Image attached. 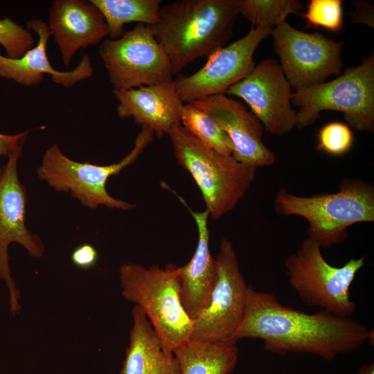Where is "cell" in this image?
<instances>
[{"instance_id":"44dd1931","label":"cell","mask_w":374,"mask_h":374,"mask_svg":"<svg viewBox=\"0 0 374 374\" xmlns=\"http://www.w3.org/2000/svg\"><path fill=\"white\" fill-rule=\"evenodd\" d=\"M237 339L215 342L189 340L174 352L180 374H231L239 357Z\"/></svg>"},{"instance_id":"9a60e30c","label":"cell","mask_w":374,"mask_h":374,"mask_svg":"<svg viewBox=\"0 0 374 374\" xmlns=\"http://www.w3.org/2000/svg\"><path fill=\"white\" fill-rule=\"evenodd\" d=\"M190 103L210 115L228 135L235 160L255 168L275 162V154L262 141V123L242 103L225 94L206 96Z\"/></svg>"},{"instance_id":"9c48e42d","label":"cell","mask_w":374,"mask_h":374,"mask_svg":"<svg viewBox=\"0 0 374 374\" xmlns=\"http://www.w3.org/2000/svg\"><path fill=\"white\" fill-rule=\"evenodd\" d=\"M98 53L114 90L173 80L168 57L148 25L136 24L118 39H103Z\"/></svg>"},{"instance_id":"7402d4cb","label":"cell","mask_w":374,"mask_h":374,"mask_svg":"<svg viewBox=\"0 0 374 374\" xmlns=\"http://www.w3.org/2000/svg\"><path fill=\"white\" fill-rule=\"evenodd\" d=\"M101 12L109 29L108 36L116 39L130 22L152 26L159 21L161 0H90Z\"/></svg>"},{"instance_id":"7a4b0ae2","label":"cell","mask_w":374,"mask_h":374,"mask_svg":"<svg viewBox=\"0 0 374 374\" xmlns=\"http://www.w3.org/2000/svg\"><path fill=\"white\" fill-rule=\"evenodd\" d=\"M241 2L179 0L161 6L159 21L149 26L165 50L173 75L226 46L232 37Z\"/></svg>"},{"instance_id":"5b68a950","label":"cell","mask_w":374,"mask_h":374,"mask_svg":"<svg viewBox=\"0 0 374 374\" xmlns=\"http://www.w3.org/2000/svg\"><path fill=\"white\" fill-rule=\"evenodd\" d=\"M178 272L173 264L146 268L125 263L119 268L123 296L145 312L168 353L188 342L193 330L180 299Z\"/></svg>"},{"instance_id":"6da1fadb","label":"cell","mask_w":374,"mask_h":374,"mask_svg":"<svg viewBox=\"0 0 374 374\" xmlns=\"http://www.w3.org/2000/svg\"><path fill=\"white\" fill-rule=\"evenodd\" d=\"M373 337V331L350 317L323 310L305 313L250 285L243 318L231 337L261 339L265 350L275 355L310 354L328 361L355 351Z\"/></svg>"},{"instance_id":"d6986e66","label":"cell","mask_w":374,"mask_h":374,"mask_svg":"<svg viewBox=\"0 0 374 374\" xmlns=\"http://www.w3.org/2000/svg\"><path fill=\"white\" fill-rule=\"evenodd\" d=\"M179 198L190 213L198 231L195 253L186 265L179 267L178 272L181 302L186 312L194 321L208 303L216 279L217 267L210 250L208 211L206 209L202 212L193 211L183 198Z\"/></svg>"},{"instance_id":"e0dca14e","label":"cell","mask_w":374,"mask_h":374,"mask_svg":"<svg viewBox=\"0 0 374 374\" xmlns=\"http://www.w3.org/2000/svg\"><path fill=\"white\" fill-rule=\"evenodd\" d=\"M26 24L28 29L37 34V44L17 59L0 54V77L32 87L41 83L45 75L48 74L53 82L69 88L93 75V69L89 55H83L73 70L63 71L54 69L46 53L51 37L48 24L38 19H29Z\"/></svg>"},{"instance_id":"3957f363","label":"cell","mask_w":374,"mask_h":374,"mask_svg":"<svg viewBox=\"0 0 374 374\" xmlns=\"http://www.w3.org/2000/svg\"><path fill=\"white\" fill-rule=\"evenodd\" d=\"M276 213L298 215L309 224L308 238L321 249L344 242L347 229L374 221V188L362 179L343 180L335 193L310 197L294 195L281 188L274 200Z\"/></svg>"},{"instance_id":"2e32d148","label":"cell","mask_w":374,"mask_h":374,"mask_svg":"<svg viewBox=\"0 0 374 374\" xmlns=\"http://www.w3.org/2000/svg\"><path fill=\"white\" fill-rule=\"evenodd\" d=\"M48 12L51 36L65 66L79 50L100 44L109 35L103 14L90 0H54Z\"/></svg>"},{"instance_id":"4dcf8cb0","label":"cell","mask_w":374,"mask_h":374,"mask_svg":"<svg viewBox=\"0 0 374 374\" xmlns=\"http://www.w3.org/2000/svg\"><path fill=\"white\" fill-rule=\"evenodd\" d=\"M356 374H374V364H363L357 371Z\"/></svg>"},{"instance_id":"603a6c76","label":"cell","mask_w":374,"mask_h":374,"mask_svg":"<svg viewBox=\"0 0 374 374\" xmlns=\"http://www.w3.org/2000/svg\"><path fill=\"white\" fill-rule=\"evenodd\" d=\"M181 124L205 145L232 155L233 145L228 135L210 115L190 103L184 105Z\"/></svg>"},{"instance_id":"83f0119b","label":"cell","mask_w":374,"mask_h":374,"mask_svg":"<svg viewBox=\"0 0 374 374\" xmlns=\"http://www.w3.org/2000/svg\"><path fill=\"white\" fill-rule=\"evenodd\" d=\"M71 261L78 268L89 269L93 267L98 259L97 250L89 244L79 245L71 253Z\"/></svg>"},{"instance_id":"8fae6325","label":"cell","mask_w":374,"mask_h":374,"mask_svg":"<svg viewBox=\"0 0 374 374\" xmlns=\"http://www.w3.org/2000/svg\"><path fill=\"white\" fill-rule=\"evenodd\" d=\"M271 35L280 66L294 91L322 84L332 75L341 74L342 42L320 33L303 32L287 21L275 27Z\"/></svg>"},{"instance_id":"f1b7e54d","label":"cell","mask_w":374,"mask_h":374,"mask_svg":"<svg viewBox=\"0 0 374 374\" xmlns=\"http://www.w3.org/2000/svg\"><path fill=\"white\" fill-rule=\"evenodd\" d=\"M30 130H26L14 135L5 134L0 132V159L2 157L9 158L18 150L23 149ZM2 167L0 166V172Z\"/></svg>"},{"instance_id":"8992f818","label":"cell","mask_w":374,"mask_h":374,"mask_svg":"<svg viewBox=\"0 0 374 374\" xmlns=\"http://www.w3.org/2000/svg\"><path fill=\"white\" fill-rule=\"evenodd\" d=\"M153 131L141 127L132 150L119 162L100 166L78 162L65 155L56 143L44 154L37 168L39 179L59 193H70L82 206L96 209L103 206L109 208L128 211L136 204L110 195L106 189L108 179L118 175L132 165L154 140Z\"/></svg>"},{"instance_id":"f546056e","label":"cell","mask_w":374,"mask_h":374,"mask_svg":"<svg viewBox=\"0 0 374 374\" xmlns=\"http://www.w3.org/2000/svg\"><path fill=\"white\" fill-rule=\"evenodd\" d=\"M355 10L350 12L352 21L355 24L367 25L374 27V8L371 1L355 0L352 3Z\"/></svg>"},{"instance_id":"277c9868","label":"cell","mask_w":374,"mask_h":374,"mask_svg":"<svg viewBox=\"0 0 374 374\" xmlns=\"http://www.w3.org/2000/svg\"><path fill=\"white\" fill-rule=\"evenodd\" d=\"M168 135L175 160L199 188L209 217L216 221L234 209L254 181L257 168L205 145L181 124Z\"/></svg>"},{"instance_id":"4fadbf2b","label":"cell","mask_w":374,"mask_h":374,"mask_svg":"<svg viewBox=\"0 0 374 374\" xmlns=\"http://www.w3.org/2000/svg\"><path fill=\"white\" fill-rule=\"evenodd\" d=\"M272 30L271 28L252 26L245 36L208 57L199 71L188 76H179L174 83L180 100L188 103L206 96L225 94L230 87L253 69L255 51Z\"/></svg>"},{"instance_id":"5bb4252c","label":"cell","mask_w":374,"mask_h":374,"mask_svg":"<svg viewBox=\"0 0 374 374\" xmlns=\"http://www.w3.org/2000/svg\"><path fill=\"white\" fill-rule=\"evenodd\" d=\"M226 93L245 101L267 132L281 136L295 127L296 111L292 108V88L275 60H262Z\"/></svg>"},{"instance_id":"30bf717a","label":"cell","mask_w":374,"mask_h":374,"mask_svg":"<svg viewBox=\"0 0 374 374\" xmlns=\"http://www.w3.org/2000/svg\"><path fill=\"white\" fill-rule=\"evenodd\" d=\"M217 275L208 303L193 321L190 340L215 342L231 338L246 309L249 286L231 240L220 242Z\"/></svg>"},{"instance_id":"ffe728a7","label":"cell","mask_w":374,"mask_h":374,"mask_svg":"<svg viewBox=\"0 0 374 374\" xmlns=\"http://www.w3.org/2000/svg\"><path fill=\"white\" fill-rule=\"evenodd\" d=\"M133 325L120 374H180L174 353H166L142 309L132 310Z\"/></svg>"},{"instance_id":"d4e9b609","label":"cell","mask_w":374,"mask_h":374,"mask_svg":"<svg viewBox=\"0 0 374 374\" xmlns=\"http://www.w3.org/2000/svg\"><path fill=\"white\" fill-rule=\"evenodd\" d=\"M342 4L341 0H311L303 16L310 26L337 32L343 25Z\"/></svg>"},{"instance_id":"ac0fdd59","label":"cell","mask_w":374,"mask_h":374,"mask_svg":"<svg viewBox=\"0 0 374 374\" xmlns=\"http://www.w3.org/2000/svg\"><path fill=\"white\" fill-rule=\"evenodd\" d=\"M121 118H132L141 127L150 128L158 137L181 124L184 103L178 96L174 80L126 90H113Z\"/></svg>"},{"instance_id":"4316f807","label":"cell","mask_w":374,"mask_h":374,"mask_svg":"<svg viewBox=\"0 0 374 374\" xmlns=\"http://www.w3.org/2000/svg\"><path fill=\"white\" fill-rule=\"evenodd\" d=\"M353 140V134L348 125L332 122L319 130L317 148L331 155L339 156L349 151Z\"/></svg>"},{"instance_id":"484cf974","label":"cell","mask_w":374,"mask_h":374,"mask_svg":"<svg viewBox=\"0 0 374 374\" xmlns=\"http://www.w3.org/2000/svg\"><path fill=\"white\" fill-rule=\"evenodd\" d=\"M35 40L28 29L23 28L12 19H0V45L6 57L17 59L35 46Z\"/></svg>"},{"instance_id":"ba28073f","label":"cell","mask_w":374,"mask_h":374,"mask_svg":"<svg viewBox=\"0 0 374 374\" xmlns=\"http://www.w3.org/2000/svg\"><path fill=\"white\" fill-rule=\"evenodd\" d=\"M364 265L362 257L334 267L326 260L320 246L308 238L285 261L288 283L303 303L342 317L356 311L350 287Z\"/></svg>"},{"instance_id":"52a82bcc","label":"cell","mask_w":374,"mask_h":374,"mask_svg":"<svg viewBox=\"0 0 374 374\" xmlns=\"http://www.w3.org/2000/svg\"><path fill=\"white\" fill-rule=\"evenodd\" d=\"M292 105L298 107L295 127L313 124L323 111H338L348 125L373 132L374 127V53L355 67H347L332 81L295 90Z\"/></svg>"},{"instance_id":"cb8c5ba5","label":"cell","mask_w":374,"mask_h":374,"mask_svg":"<svg viewBox=\"0 0 374 374\" xmlns=\"http://www.w3.org/2000/svg\"><path fill=\"white\" fill-rule=\"evenodd\" d=\"M299 0H242L240 14L255 28H274L290 14H300Z\"/></svg>"},{"instance_id":"7c38bea8","label":"cell","mask_w":374,"mask_h":374,"mask_svg":"<svg viewBox=\"0 0 374 374\" xmlns=\"http://www.w3.org/2000/svg\"><path fill=\"white\" fill-rule=\"evenodd\" d=\"M22 150L8 158L0 172V279L9 291L10 311L13 315L21 310L20 292L11 275L8 247L17 243L33 258L42 257L45 251L42 239L26 224L27 193L17 171Z\"/></svg>"}]
</instances>
